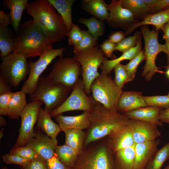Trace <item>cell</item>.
<instances>
[{"label":"cell","instance_id":"11a10c76","mask_svg":"<svg viewBox=\"0 0 169 169\" xmlns=\"http://www.w3.org/2000/svg\"><path fill=\"white\" fill-rule=\"evenodd\" d=\"M164 53L167 55V64L166 66H169V42L166 43L164 44Z\"/></svg>","mask_w":169,"mask_h":169},{"label":"cell","instance_id":"9c48e42d","mask_svg":"<svg viewBox=\"0 0 169 169\" xmlns=\"http://www.w3.org/2000/svg\"><path fill=\"white\" fill-rule=\"evenodd\" d=\"M82 73L80 64L73 57H62L55 63L46 77L54 83L62 84L72 90Z\"/></svg>","mask_w":169,"mask_h":169},{"label":"cell","instance_id":"74e56055","mask_svg":"<svg viewBox=\"0 0 169 169\" xmlns=\"http://www.w3.org/2000/svg\"><path fill=\"white\" fill-rule=\"evenodd\" d=\"M83 35L82 39L77 45L74 47V53L97 46L98 41L92 36L88 30H83Z\"/></svg>","mask_w":169,"mask_h":169},{"label":"cell","instance_id":"6f0895ef","mask_svg":"<svg viewBox=\"0 0 169 169\" xmlns=\"http://www.w3.org/2000/svg\"><path fill=\"white\" fill-rule=\"evenodd\" d=\"M165 68L166 69L165 72V74L167 78L169 79V66H166Z\"/></svg>","mask_w":169,"mask_h":169},{"label":"cell","instance_id":"681fc988","mask_svg":"<svg viewBox=\"0 0 169 169\" xmlns=\"http://www.w3.org/2000/svg\"><path fill=\"white\" fill-rule=\"evenodd\" d=\"M126 34L121 31L115 32L110 34L108 40L114 44H117L125 38Z\"/></svg>","mask_w":169,"mask_h":169},{"label":"cell","instance_id":"db71d44e","mask_svg":"<svg viewBox=\"0 0 169 169\" xmlns=\"http://www.w3.org/2000/svg\"><path fill=\"white\" fill-rule=\"evenodd\" d=\"M161 30L163 33V39L166 43L169 42V21L163 26Z\"/></svg>","mask_w":169,"mask_h":169},{"label":"cell","instance_id":"4316f807","mask_svg":"<svg viewBox=\"0 0 169 169\" xmlns=\"http://www.w3.org/2000/svg\"><path fill=\"white\" fill-rule=\"evenodd\" d=\"M83 8L86 12L94 16V17L103 21L107 20L109 13L107 6L103 0H84L83 1Z\"/></svg>","mask_w":169,"mask_h":169},{"label":"cell","instance_id":"ee69618b","mask_svg":"<svg viewBox=\"0 0 169 169\" xmlns=\"http://www.w3.org/2000/svg\"><path fill=\"white\" fill-rule=\"evenodd\" d=\"M14 92L12 91L0 95V115H7L9 101Z\"/></svg>","mask_w":169,"mask_h":169},{"label":"cell","instance_id":"30bf717a","mask_svg":"<svg viewBox=\"0 0 169 169\" xmlns=\"http://www.w3.org/2000/svg\"><path fill=\"white\" fill-rule=\"evenodd\" d=\"M141 32L144 42V54L146 60L141 75L149 81L159 71V68L156 64V60L159 53L164 52V46L159 43L158 31H156L154 28L150 30L147 25L143 26L141 27Z\"/></svg>","mask_w":169,"mask_h":169},{"label":"cell","instance_id":"be15d7a7","mask_svg":"<svg viewBox=\"0 0 169 169\" xmlns=\"http://www.w3.org/2000/svg\"><path fill=\"white\" fill-rule=\"evenodd\" d=\"M168 124H169V123H168Z\"/></svg>","mask_w":169,"mask_h":169},{"label":"cell","instance_id":"680465c9","mask_svg":"<svg viewBox=\"0 0 169 169\" xmlns=\"http://www.w3.org/2000/svg\"><path fill=\"white\" fill-rule=\"evenodd\" d=\"M3 131H4V128H2L0 131V139L1 140V139H2L3 136Z\"/></svg>","mask_w":169,"mask_h":169},{"label":"cell","instance_id":"83f0119b","mask_svg":"<svg viewBox=\"0 0 169 169\" xmlns=\"http://www.w3.org/2000/svg\"><path fill=\"white\" fill-rule=\"evenodd\" d=\"M62 18L68 33L74 24L72 21V9L74 0H48Z\"/></svg>","mask_w":169,"mask_h":169},{"label":"cell","instance_id":"44dd1931","mask_svg":"<svg viewBox=\"0 0 169 169\" xmlns=\"http://www.w3.org/2000/svg\"><path fill=\"white\" fill-rule=\"evenodd\" d=\"M51 117L49 112L41 107L38 114L36 127L50 137L57 145V136L62 131L59 124L52 120Z\"/></svg>","mask_w":169,"mask_h":169},{"label":"cell","instance_id":"8fae6325","mask_svg":"<svg viewBox=\"0 0 169 169\" xmlns=\"http://www.w3.org/2000/svg\"><path fill=\"white\" fill-rule=\"evenodd\" d=\"M95 100L89 96L85 91L84 83L79 79L65 101L58 108L49 112L52 117L72 110H83L90 112L94 105Z\"/></svg>","mask_w":169,"mask_h":169},{"label":"cell","instance_id":"f5cc1de1","mask_svg":"<svg viewBox=\"0 0 169 169\" xmlns=\"http://www.w3.org/2000/svg\"><path fill=\"white\" fill-rule=\"evenodd\" d=\"M159 119L161 122L169 123V108L161 110Z\"/></svg>","mask_w":169,"mask_h":169},{"label":"cell","instance_id":"bcb514c9","mask_svg":"<svg viewBox=\"0 0 169 169\" xmlns=\"http://www.w3.org/2000/svg\"><path fill=\"white\" fill-rule=\"evenodd\" d=\"M47 169H71L60 162L54 155L46 161Z\"/></svg>","mask_w":169,"mask_h":169},{"label":"cell","instance_id":"d4e9b609","mask_svg":"<svg viewBox=\"0 0 169 169\" xmlns=\"http://www.w3.org/2000/svg\"><path fill=\"white\" fill-rule=\"evenodd\" d=\"M141 49V40L135 47L123 53L118 58L108 60L105 56L102 65L100 67L101 70V73L109 75L115 66L124 60H131L142 50Z\"/></svg>","mask_w":169,"mask_h":169},{"label":"cell","instance_id":"603a6c76","mask_svg":"<svg viewBox=\"0 0 169 169\" xmlns=\"http://www.w3.org/2000/svg\"><path fill=\"white\" fill-rule=\"evenodd\" d=\"M108 136L107 143L111 150L114 152L135 144L128 126Z\"/></svg>","mask_w":169,"mask_h":169},{"label":"cell","instance_id":"91938a15","mask_svg":"<svg viewBox=\"0 0 169 169\" xmlns=\"http://www.w3.org/2000/svg\"><path fill=\"white\" fill-rule=\"evenodd\" d=\"M164 169H169V164Z\"/></svg>","mask_w":169,"mask_h":169},{"label":"cell","instance_id":"ffe728a7","mask_svg":"<svg viewBox=\"0 0 169 169\" xmlns=\"http://www.w3.org/2000/svg\"><path fill=\"white\" fill-rule=\"evenodd\" d=\"M169 21V8L154 14H148L141 21L130 25L126 29L125 33L131 34L137 28L148 25H153L155 30L158 31L161 30L163 26Z\"/></svg>","mask_w":169,"mask_h":169},{"label":"cell","instance_id":"f546056e","mask_svg":"<svg viewBox=\"0 0 169 169\" xmlns=\"http://www.w3.org/2000/svg\"><path fill=\"white\" fill-rule=\"evenodd\" d=\"M65 134V144L73 148L79 155L84 149L85 134L83 130L70 129L63 131Z\"/></svg>","mask_w":169,"mask_h":169},{"label":"cell","instance_id":"6125c7cd","mask_svg":"<svg viewBox=\"0 0 169 169\" xmlns=\"http://www.w3.org/2000/svg\"><path fill=\"white\" fill-rule=\"evenodd\" d=\"M169 97V92H168V94L167 95Z\"/></svg>","mask_w":169,"mask_h":169},{"label":"cell","instance_id":"5bb4252c","mask_svg":"<svg viewBox=\"0 0 169 169\" xmlns=\"http://www.w3.org/2000/svg\"><path fill=\"white\" fill-rule=\"evenodd\" d=\"M127 126L135 144L156 140L161 135L157 125L152 123L130 119Z\"/></svg>","mask_w":169,"mask_h":169},{"label":"cell","instance_id":"4dcf8cb0","mask_svg":"<svg viewBox=\"0 0 169 169\" xmlns=\"http://www.w3.org/2000/svg\"><path fill=\"white\" fill-rule=\"evenodd\" d=\"M16 35L8 28L0 26V50L1 59L12 53Z\"/></svg>","mask_w":169,"mask_h":169},{"label":"cell","instance_id":"836d02e7","mask_svg":"<svg viewBox=\"0 0 169 169\" xmlns=\"http://www.w3.org/2000/svg\"><path fill=\"white\" fill-rule=\"evenodd\" d=\"M79 22L87 27L90 34L97 41L98 38L102 35L105 31V28L103 22L95 17L89 18H81L79 19Z\"/></svg>","mask_w":169,"mask_h":169},{"label":"cell","instance_id":"8992f818","mask_svg":"<svg viewBox=\"0 0 169 169\" xmlns=\"http://www.w3.org/2000/svg\"><path fill=\"white\" fill-rule=\"evenodd\" d=\"M90 91L95 101L110 110L117 111V103L123 91L110 76L100 73L92 83Z\"/></svg>","mask_w":169,"mask_h":169},{"label":"cell","instance_id":"816d5d0a","mask_svg":"<svg viewBox=\"0 0 169 169\" xmlns=\"http://www.w3.org/2000/svg\"><path fill=\"white\" fill-rule=\"evenodd\" d=\"M11 86L0 76V95L11 92Z\"/></svg>","mask_w":169,"mask_h":169},{"label":"cell","instance_id":"e575fe53","mask_svg":"<svg viewBox=\"0 0 169 169\" xmlns=\"http://www.w3.org/2000/svg\"><path fill=\"white\" fill-rule=\"evenodd\" d=\"M169 159V143L158 150L151 159L145 169H161L165 162Z\"/></svg>","mask_w":169,"mask_h":169},{"label":"cell","instance_id":"7bdbcfd3","mask_svg":"<svg viewBox=\"0 0 169 169\" xmlns=\"http://www.w3.org/2000/svg\"><path fill=\"white\" fill-rule=\"evenodd\" d=\"M3 162L7 164H14L19 166H25L29 163L31 160L25 158L18 155L7 153L2 156Z\"/></svg>","mask_w":169,"mask_h":169},{"label":"cell","instance_id":"f6af8a7d","mask_svg":"<svg viewBox=\"0 0 169 169\" xmlns=\"http://www.w3.org/2000/svg\"><path fill=\"white\" fill-rule=\"evenodd\" d=\"M20 167V169H47L46 161L39 156L31 160L27 165Z\"/></svg>","mask_w":169,"mask_h":169},{"label":"cell","instance_id":"7dc6e473","mask_svg":"<svg viewBox=\"0 0 169 169\" xmlns=\"http://www.w3.org/2000/svg\"><path fill=\"white\" fill-rule=\"evenodd\" d=\"M116 44L108 39L104 41L100 45V49L104 52L106 57L112 58L113 51L115 50Z\"/></svg>","mask_w":169,"mask_h":169},{"label":"cell","instance_id":"9a60e30c","mask_svg":"<svg viewBox=\"0 0 169 169\" xmlns=\"http://www.w3.org/2000/svg\"><path fill=\"white\" fill-rule=\"evenodd\" d=\"M36 136L31 139L26 146L34 150L38 156L46 161L55 154L56 145L50 137L39 129H37Z\"/></svg>","mask_w":169,"mask_h":169},{"label":"cell","instance_id":"6da1fadb","mask_svg":"<svg viewBox=\"0 0 169 169\" xmlns=\"http://www.w3.org/2000/svg\"><path fill=\"white\" fill-rule=\"evenodd\" d=\"M90 116V125L84 148L127 127L130 120L124 114L110 110L95 101Z\"/></svg>","mask_w":169,"mask_h":169},{"label":"cell","instance_id":"277c9868","mask_svg":"<svg viewBox=\"0 0 169 169\" xmlns=\"http://www.w3.org/2000/svg\"><path fill=\"white\" fill-rule=\"evenodd\" d=\"M106 143H91L84 148L71 169H119Z\"/></svg>","mask_w":169,"mask_h":169},{"label":"cell","instance_id":"d6a6232c","mask_svg":"<svg viewBox=\"0 0 169 169\" xmlns=\"http://www.w3.org/2000/svg\"><path fill=\"white\" fill-rule=\"evenodd\" d=\"M119 1L121 5L130 11L134 17H140L143 19L151 9L145 3L143 0H120Z\"/></svg>","mask_w":169,"mask_h":169},{"label":"cell","instance_id":"ba28073f","mask_svg":"<svg viewBox=\"0 0 169 169\" xmlns=\"http://www.w3.org/2000/svg\"><path fill=\"white\" fill-rule=\"evenodd\" d=\"M27 57L13 53L3 57L0 65V76L11 86L15 87L29 75Z\"/></svg>","mask_w":169,"mask_h":169},{"label":"cell","instance_id":"484cf974","mask_svg":"<svg viewBox=\"0 0 169 169\" xmlns=\"http://www.w3.org/2000/svg\"><path fill=\"white\" fill-rule=\"evenodd\" d=\"M26 94L21 89L14 93L9 101L7 116L10 119H18L28 104Z\"/></svg>","mask_w":169,"mask_h":169},{"label":"cell","instance_id":"b9f144b4","mask_svg":"<svg viewBox=\"0 0 169 169\" xmlns=\"http://www.w3.org/2000/svg\"><path fill=\"white\" fill-rule=\"evenodd\" d=\"M83 35V30L77 25L73 24L70 31L68 33V44L73 47L76 46L82 39Z\"/></svg>","mask_w":169,"mask_h":169},{"label":"cell","instance_id":"5b68a950","mask_svg":"<svg viewBox=\"0 0 169 169\" xmlns=\"http://www.w3.org/2000/svg\"><path fill=\"white\" fill-rule=\"evenodd\" d=\"M72 90L62 84L53 83L47 77H40L36 90L29 97L31 101H42L45 105L44 109L49 113L62 105Z\"/></svg>","mask_w":169,"mask_h":169},{"label":"cell","instance_id":"3957f363","mask_svg":"<svg viewBox=\"0 0 169 169\" xmlns=\"http://www.w3.org/2000/svg\"><path fill=\"white\" fill-rule=\"evenodd\" d=\"M13 53L27 57L40 56L53 49L52 43L33 19L21 24L16 33Z\"/></svg>","mask_w":169,"mask_h":169},{"label":"cell","instance_id":"cb8c5ba5","mask_svg":"<svg viewBox=\"0 0 169 169\" xmlns=\"http://www.w3.org/2000/svg\"><path fill=\"white\" fill-rule=\"evenodd\" d=\"M28 0H5L3 6L10 10L11 24L16 33L20 25L23 12L28 4Z\"/></svg>","mask_w":169,"mask_h":169},{"label":"cell","instance_id":"52a82bcc","mask_svg":"<svg viewBox=\"0 0 169 169\" xmlns=\"http://www.w3.org/2000/svg\"><path fill=\"white\" fill-rule=\"evenodd\" d=\"M105 56L97 46L74 53L73 57L80 64L81 76L85 91L88 96L91 93V86L93 81L99 75L98 69L102 65Z\"/></svg>","mask_w":169,"mask_h":169},{"label":"cell","instance_id":"8d00e7d4","mask_svg":"<svg viewBox=\"0 0 169 169\" xmlns=\"http://www.w3.org/2000/svg\"><path fill=\"white\" fill-rule=\"evenodd\" d=\"M114 81L118 87L122 90L125 84L131 81L125 69V65L120 63L114 68Z\"/></svg>","mask_w":169,"mask_h":169},{"label":"cell","instance_id":"7c38bea8","mask_svg":"<svg viewBox=\"0 0 169 169\" xmlns=\"http://www.w3.org/2000/svg\"><path fill=\"white\" fill-rule=\"evenodd\" d=\"M65 49L64 47L49 49L45 51L36 61L28 62L30 68L29 73L21 89L26 94H29L30 95L35 91L41 74L56 57H62Z\"/></svg>","mask_w":169,"mask_h":169},{"label":"cell","instance_id":"d6986e66","mask_svg":"<svg viewBox=\"0 0 169 169\" xmlns=\"http://www.w3.org/2000/svg\"><path fill=\"white\" fill-rule=\"evenodd\" d=\"M140 91H130L122 92L117 105V110L124 113L140 107L148 106Z\"/></svg>","mask_w":169,"mask_h":169},{"label":"cell","instance_id":"7a4b0ae2","mask_svg":"<svg viewBox=\"0 0 169 169\" xmlns=\"http://www.w3.org/2000/svg\"><path fill=\"white\" fill-rule=\"evenodd\" d=\"M36 24L52 43L62 41L68 31L61 15L48 0H36L26 8Z\"/></svg>","mask_w":169,"mask_h":169},{"label":"cell","instance_id":"f35d334b","mask_svg":"<svg viewBox=\"0 0 169 169\" xmlns=\"http://www.w3.org/2000/svg\"><path fill=\"white\" fill-rule=\"evenodd\" d=\"M148 106L165 109L169 108V97L167 95L143 96Z\"/></svg>","mask_w":169,"mask_h":169},{"label":"cell","instance_id":"4fadbf2b","mask_svg":"<svg viewBox=\"0 0 169 169\" xmlns=\"http://www.w3.org/2000/svg\"><path fill=\"white\" fill-rule=\"evenodd\" d=\"M44 103L40 100L31 101L22 111L20 116L21 124L16 141L13 146L23 147L36 134L34 126L38 120L40 108Z\"/></svg>","mask_w":169,"mask_h":169},{"label":"cell","instance_id":"60d3db41","mask_svg":"<svg viewBox=\"0 0 169 169\" xmlns=\"http://www.w3.org/2000/svg\"><path fill=\"white\" fill-rule=\"evenodd\" d=\"M10 153L30 160L39 156L34 150L26 146L23 147L13 146L10 150Z\"/></svg>","mask_w":169,"mask_h":169},{"label":"cell","instance_id":"94428289","mask_svg":"<svg viewBox=\"0 0 169 169\" xmlns=\"http://www.w3.org/2000/svg\"><path fill=\"white\" fill-rule=\"evenodd\" d=\"M1 169H8L7 167L5 166H4L2 167Z\"/></svg>","mask_w":169,"mask_h":169},{"label":"cell","instance_id":"1f68e13d","mask_svg":"<svg viewBox=\"0 0 169 169\" xmlns=\"http://www.w3.org/2000/svg\"><path fill=\"white\" fill-rule=\"evenodd\" d=\"M55 153L59 160L66 166L71 168L76 162L79 154L68 145H57Z\"/></svg>","mask_w":169,"mask_h":169},{"label":"cell","instance_id":"f1b7e54d","mask_svg":"<svg viewBox=\"0 0 169 169\" xmlns=\"http://www.w3.org/2000/svg\"><path fill=\"white\" fill-rule=\"evenodd\" d=\"M135 145L115 152V160L119 169H133L135 158Z\"/></svg>","mask_w":169,"mask_h":169},{"label":"cell","instance_id":"7402d4cb","mask_svg":"<svg viewBox=\"0 0 169 169\" xmlns=\"http://www.w3.org/2000/svg\"><path fill=\"white\" fill-rule=\"evenodd\" d=\"M162 109L154 106L140 107L124 113L129 119L141 120L155 124L157 125H163L159 119Z\"/></svg>","mask_w":169,"mask_h":169},{"label":"cell","instance_id":"2e32d148","mask_svg":"<svg viewBox=\"0 0 169 169\" xmlns=\"http://www.w3.org/2000/svg\"><path fill=\"white\" fill-rule=\"evenodd\" d=\"M107 8L109 15L106 21L110 24L122 28L136 21L133 14L123 8L119 0H111Z\"/></svg>","mask_w":169,"mask_h":169},{"label":"cell","instance_id":"ac0fdd59","mask_svg":"<svg viewBox=\"0 0 169 169\" xmlns=\"http://www.w3.org/2000/svg\"><path fill=\"white\" fill-rule=\"evenodd\" d=\"M90 112L84 111L75 116H64L62 114L54 117L55 119L62 129H88L90 125Z\"/></svg>","mask_w":169,"mask_h":169},{"label":"cell","instance_id":"f907efd6","mask_svg":"<svg viewBox=\"0 0 169 169\" xmlns=\"http://www.w3.org/2000/svg\"><path fill=\"white\" fill-rule=\"evenodd\" d=\"M11 23L10 15L7 14L3 10L0 11V26L8 28Z\"/></svg>","mask_w":169,"mask_h":169},{"label":"cell","instance_id":"e0dca14e","mask_svg":"<svg viewBox=\"0 0 169 169\" xmlns=\"http://www.w3.org/2000/svg\"><path fill=\"white\" fill-rule=\"evenodd\" d=\"M160 141L155 140L135 145V158L133 169H145L156 151Z\"/></svg>","mask_w":169,"mask_h":169},{"label":"cell","instance_id":"d590c367","mask_svg":"<svg viewBox=\"0 0 169 169\" xmlns=\"http://www.w3.org/2000/svg\"><path fill=\"white\" fill-rule=\"evenodd\" d=\"M141 32L136 31L133 35L124 38L116 44L115 50L123 53L134 47L141 40Z\"/></svg>","mask_w":169,"mask_h":169},{"label":"cell","instance_id":"c3c4849f","mask_svg":"<svg viewBox=\"0 0 169 169\" xmlns=\"http://www.w3.org/2000/svg\"><path fill=\"white\" fill-rule=\"evenodd\" d=\"M143 1L151 8L153 7L160 9L169 8V0H143Z\"/></svg>","mask_w":169,"mask_h":169},{"label":"cell","instance_id":"ab89813d","mask_svg":"<svg viewBox=\"0 0 169 169\" xmlns=\"http://www.w3.org/2000/svg\"><path fill=\"white\" fill-rule=\"evenodd\" d=\"M145 59L144 50H143L125 65L126 69L131 81L135 78L138 66L142 61Z\"/></svg>","mask_w":169,"mask_h":169},{"label":"cell","instance_id":"9f6ffc18","mask_svg":"<svg viewBox=\"0 0 169 169\" xmlns=\"http://www.w3.org/2000/svg\"><path fill=\"white\" fill-rule=\"evenodd\" d=\"M7 124V121L5 119L2 117L1 115H0V126H3L6 125Z\"/></svg>","mask_w":169,"mask_h":169}]
</instances>
